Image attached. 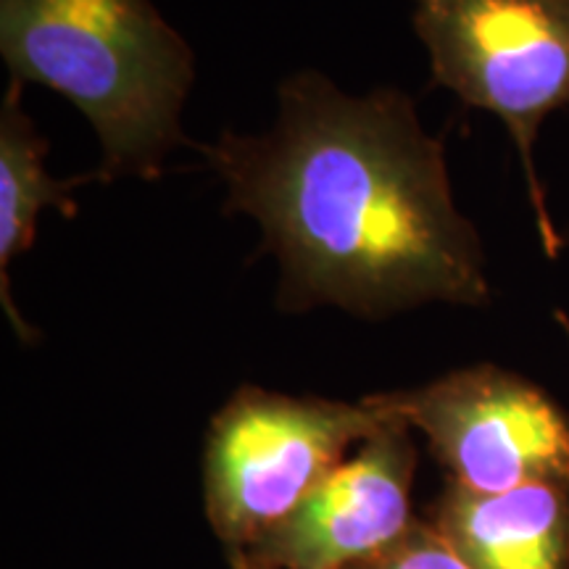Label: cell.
<instances>
[{
  "mask_svg": "<svg viewBox=\"0 0 569 569\" xmlns=\"http://www.w3.org/2000/svg\"><path fill=\"white\" fill-rule=\"evenodd\" d=\"M557 322H559L561 327H565V330H567V338H569V317H567V315H561V311H557Z\"/></svg>",
  "mask_w": 569,
  "mask_h": 569,
  "instance_id": "30bf717a",
  "label": "cell"
},
{
  "mask_svg": "<svg viewBox=\"0 0 569 569\" xmlns=\"http://www.w3.org/2000/svg\"><path fill=\"white\" fill-rule=\"evenodd\" d=\"M415 465L409 427L393 419L282 525L240 553V569H356L382 557L415 525Z\"/></svg>",
  "mask_w": 569,
  "mask_h": 569,
  "instance_id": "8992f818",
  "label": "cell"
},
{
  "mask_svg": "<svg viewBox=\"0 0 569 569\" xmlns=\"http://www.w3.org/2000/svg\"><path fill=\"white\" fill-rule=\"evenodd\" d=\"M411 24L430 53L432 84L493 111L522 159L540 243L559 256L532 161L538 130L569 106V0H411Z\"/></svg>",
  "mask_w": 569,
  "mask_h": 569,
  "instance_id": "3957f363",
  "label": "cell"
},
{
  "mask_svg": "<svg viewBox=\"0 0 569 569\" xmlns=\"http://www.w3.org/2000/svg\"><path fill=\"white\" fill-rule=\"evenodd\" d=\"M0 53L11 80L46 84L101 140V182L161 177L184 134L196 59L151 0H0Z\"/></svg>",
  "mask_w": 569,
  "mask_h": 569,
  "instance_id": "7a4b0ae2",
  "label": "cell"
},
{
  "mask_svg": "<svg viewBox=\"0 0 569 569\" xmlns=\"http://www.w3.org/2000/svg\"><path fill=\"white\" fill-rule=\"evenodd\" d=\"M393 419L369 398L343 403L238 390L206 446L213 528L238 553L253 549L343 465L348 448Z\"/></svg>",
  "mask_w": 569,
  "mask_h": 569,
  "instance_id": "277c9868",
  "label": "cell"
},
{
  "mask_svg": "<svg viewBox=\"0 0 569 569\" xmlns=\"http://www.w3.org/2000/svg\"><path fill=\"white\" fill-rule=\"evenodd\" d=\"M280 261L282 311L330 303L377 319L427 301L482 306L486 259L453 203L443 142L407 92L346 96L317 71L280 84L267 134L196 146Z\"/></svg>",
  "mask_w": 569,
  "mask_h": 569,
  "instance_id": "6da1fadb",
  "label": "cell"
},
{
  "mask_svg": "<svg viewBox=\"0 0 569 569\" xmlns=\"http://www.w3.org/2000/svg\"><path fill=\"white\" fill-rule=\"evenodd\" d=\"M356 569H472L459 557L446 538L436 530V525L415 522L393 549Z\"/></svg>",
  "mask_w": 569,
  "mask_h": 569,
  "instance_id": "9c48e42d",
  "label": "cell"
},
{
  "mask_svg": "<svg viewBox=\"0 0 569 569\" xmlns=\"http://www.w3.org/2000/svg\"><path fill=\"white\" fill-rule=\"evenodd\" d=\"M367 398L422 432L461 488H569V415L525 377L472 367L430 386Z\"/></svg>",
  "mask_w": 569,
  "mask_h": 569,
  "instance_id": "5b68a950",
  "label": "cell"
},
{
  "mask_svg": "<svg viewBox=\"0 0 569 569\" xmlns=\"http://www.w3.org/2000/svg\"><path fill=\"white\" fill-rule=\"evenodd\" d=\"M24 82L11 80L0 109V301L19 336H30V325L19 317L11 301L9 267L19 253L30 251L38 238L42 209H56L63 217H77L71 190L80 180H56L48 174V140L27 117L21 106Z\"/></svg>",
  "mask_w": 569,
  "mask_h": 569,
  "instance_id": "ba28073f",
  "label": "cell"
},
{
  "mask_svg": "<svg viewBox=\"0 0 569 569\" xmlns=\"http://www.w3.org/2000/svg\"><path fill=\"white\" fill-rule=\"evenodd\" d=\"M436 530L472 569H569V488L530 482L478 493L451 482Z\"/></svg>",
  "mask_w": 569,
  "mask_h": 569,
  "instance_id": "52a82bcc",
  "label": "cell"
}]
</instances>
